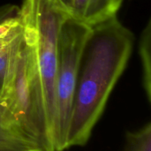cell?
<instances>
[{
  "label": "cell",
  "mask_w": 151,
  "mask_h": 151,
  "mask_svg": "<svg viewBox=\"0 0 151 151\" xmlns=\"http://www.w3.org/2000/svg\"><path fill=\"white\" fill-rule=\"evenodd\" d=\"M134 35L117 15L91 27L81 58L66 150L85 146L130 58Z\"/></svg>",
  "instance_id": "obj_1"
},
{
  "label": "cell",
  "mask_w": 151,
  "mask_h": 151,
  "mask_svg": "<svg viewBox=\"0 0 151 151\" xmlns=\"http://www.w3.org/2000/svg\"><path fill=\"white\" fill-rule=\"evenodd\" d=\"M0 120L42 151H54L34 49L24 30L0 96Z\"/></svg>",
  "instance_id": "obj_2"
},
{
  "label": "cell",
  "mask_w": 151,
  "mask_h": 151,
  "mask_svg": "<svg viewBox=\"0 0 151 151\" xmlns=\"http://www.w3.org/2000/svg\"><path fill=\"white\" fill-rule=\"evenodd\" d=\"M19 8L24 31L33 45L53 141L57 111L58 38L60 26L68 14L52 0H23Z\"/></svg>",
  "instance_id": "obj_3"
},
{
  "label": "cell",
  "mask_w": 151,
  "mask_h": 151,
  "mask_svg": "<svg viewBox=\"0 0 151 151\" xmlns=\"http://www.w3.org/2000/svg\"><path fill=\"white\" fill-rule=\"evenodd\" d=\"M91 27L67 15L58 38L56 90V123L53 134L54 151L66 150V137L71 120L77 77L83 48Z\"/></svg>",
  "instance_id": "obj_4"
},
{
  "label": "cell",
  "mask_w": 151,
  "mask_h": 151,
  "mask_svg": "<svg viewBox=\"0 0 151 151\" xmlns=\"http://www.w3.org/2000/svg\"><path fill=\"white\" fill-rule=\"evenodd\" d=\"M123 0H72L68 15L92 27L117 15Z\"/></svg>",
  "instance_id": "obj_5"
},
{
  "label": "cell",
  "mask_w": 151,
  "mask_h": 151,
  "mask_svg": "<svg viewBox=\"0 0 151 151\" xmlns=\"http://www.w3.org/2000/svg\"><path fill=\"white\" fill-rule=\"evenodd\" d=\"M20 8L8 5L0 8V49L13 44L23 35Z\"/></svg>",
  "instance_id": "obj_6"
},
{
  "label": "cell",
  "mask_w": 151,
  "mask_h": 151,
  "mask_svg": "<svg viewBox=\"0 0 151 151\" xmlns=\"http://www.w3.org/2000/svg\"><path fill=\"white\" fill-rule=\"evenodd\" d=\"M151 22L149 21L142 31L140 43L139 53L142 68V86L149 103L151 102V58H150Z\"/></svg>",
  "instance_id": "obj_7"
},
{
  "label": "cell",
  "mask_w": 151,
  "mask_h": 151,
  "mask_svg": "<svg viewBox=\"0 0 151 151\" xmlns=\"http://www.w3.org/2000/svg\"><path fill=\"white\" fill-rule=\"evenodd\" d=\"M0 151H42L0 120Z\"/></svg>",
  "instance_id": "obj_8"
},
{
  "label": "cell",
  "mask_w": 151,
  "mask_h": 151,
  "mask_svg": "<svg viewBox=\"0 0 151 151\" xmlns=\"http://www.w3.org/2000/svg\"><path fill=\"white\" fill-rule=\"evenodd\" d=\"M123 151H151V123L135 131L126 133Z\"/></svg>",
  "instance_id": "obj_9"
},
{
  "label": "cell",
  "mask_w": 151,
  "mask_h": 151,
  "mask_svg": "<svg viewBox=\"0 0 151 151\" xmlns=\"http://www.w3.org/2000/svg\"><path fill=\"white\" fill-rule=\"evenodd\" d=\"M20 39L10 46L0 49V96L4 88L8 76L10 74Z\"/></svg>",
  "instance_id": "obj_10"
},
{
  "label": "cell",
  "mask_w": 151,
  "mask_h": 151,
  "mask_svg": "<svg viewBox=\"0 0 151 151\" xmlns=\"http://www.w3.org/2000/svg\"><path fill=\"white\" fill-rule=\"evenodd\" d=\"M54 2V4L58 6L61 10H63L64 12H65L66 13L68 12V10H69V7H70V4H71V2L72 0H52ZM68 14V13H67Z\"/></svg>",
  "instance_id": "obj_11"
}]
</instances>
